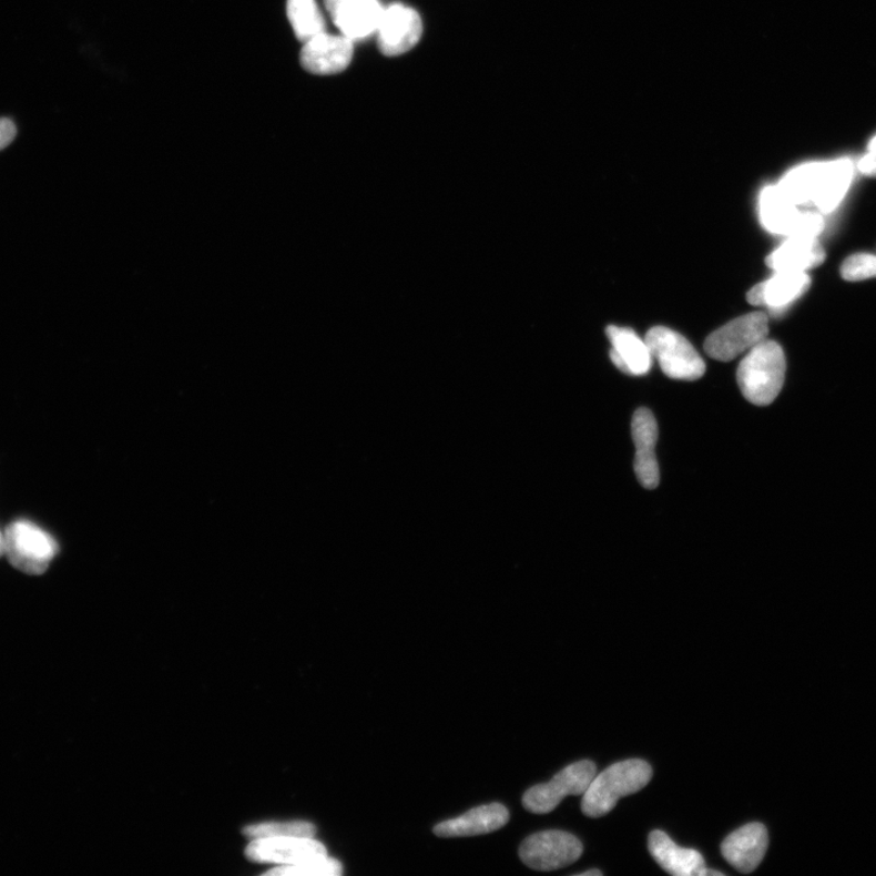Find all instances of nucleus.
<instances>
[{
    "instance_id": "bb28decb",
    "label": "nucleus",
    "mask_w": 876,
    "mask_h": 876,
    "mask_svg": "<svg viewBox=\"0 0 876 876\" xmlns=\"http://www.w3.org/2000/svg\"><path fill=\"white\" fill-rule=\"evenodd\" d=\"M6 554V534L0 532V557Z\"/></svg>"
},
{
    "instance_id": "423d86ee",
    "label": "nucleus",
    "mask_w": 876,
    "mask_h": 876,
    "mask_svg": "<svg viewBox=\"0 0 876 876\" xmlns=\"http://www.w3.org/2000/svg\"><path fill=\"white\" fill-rule=\"evenodd\" d=\"M768 333L770 318L766 313H747L712 333L704 347L709 357L730 361L767 340Z\"/></svg>"
},
{
    "instance_id": "f257e3e1",
    "label": "nucleus",
    "mask_w": 876,
    "mask_h": 876,
    "mask_svg": "<svg viewBox=\"0 0 876 876\" xmlns=\"http://www.w3.org/2000/svg\"><path fill=\"white\" fill-rule=\"evenodd\" d=\"M854 173L848 159L809 162L787 172L778 185L798 207L815 206L821 214H831L842 204Z\"/></svg>"
},
{
    "instance_id": "6ab92c4d",
    "label": "nucleus",
    "mask_w": 876,
    "mask_h": 876,
    "mask_svg": "<svg viewBox=\"0 0 876 876\" xmlns=\"http://www.w3.org/2000/svg\"><path fill=\"white\" fill-rule=\"evenodd\" d=\"M825 256L818 237H787L766 262L774 272H807L821 266Z\"/></svg>"
},
{
    "instance_id": "c756f323",
    "label": "nucleus",
    "mask_w": 876,
    "mask_h": 876,
    "mask_svg": "<svg viewBox=\"0 0 876 876\" xmlns=\"http://www.w3.org/2000/svg\"><path fill=\"white\" fill-rule=\"evenodd\" d=\"M872 149H876V135L873 137V140L868 144V150H872Z\"/></svg>"
},
{
    "instance_id": "4be33fe9",
    "label": "nucleus",
    "mask_w": 876,
    "mask_h": 876,
    "mask_svg": "<svg viewBox=\"0 0 876 876\" xmlns=\"http://www.w3.org/2000/svg\"><path fill=\"white\" fill-rule=\"evenodd\" d=\"M244 835L249 838H266V837H315L317 829L315 824L304 821L286 822V823H261L248 825L243 831Z\"/></svg>"
},
{
    "instance_id": "412c9836",
    "label": "nucleus",
    "mask_w": 876,
    "mask_h": 876,
    "mask_svg": "<svg viewBox=\"0 0 876 876\" xmlns=\"http://www.w3.org/2000/svg\"><path fill=\"white\" fill-rule=\"evenodd\" d=\"M286 16L299 42L306 43L325 32V21L316 0H287Z\"/></svg>"
},
{
    "instance_id": "1a4fd4ad",
    "label": "nucleus",
    "mask_w": 876,
    "mask_h": 876,
    "mask_svg": "<svg viewBox=\"0 0 876 876\" xmlns=\"http://www.w3.org/2000/svg\"><path fill=\"white\" fill-rule=\"evenodd\" d=\"M245 854L249 860L282 866L302 865L328 857L327 848L313 837L254 838Z\"/></svg>"
},
{
    "instance_id": "9d476101",
    "label": "nucleus",
    "mask_w": 876,
    "mask_h": 876,
    "mask_svg": "<svg viewBox=\"0 0 876 876\" xmlns=\"http://www.w3.org/2000/svg\"><path fill=\"white\" fill-rule=\"evenodd\" d=\"M377 33L380 52L398 57L419 43L422 22L415 9L395 3L384 9Z\"/></svg>"
},
{
    "instance_id": "9b49d317",
    "label": "nucleus",
    "mask_w": 876,
    "mask_h": 876,
    "mask_svg": "<svg viewBox=\"0 0 876 876\" xmlns=\"http://www.w3.org/2000/svg\"><path fill=\"white\" fill-rule=\"evenodd\" d=\"M335 27L355 42L377 33L384 9L379 0H324Z\"/></svg>"
},
{
    "instance_id": "dca6fc26",
    "label": "nucleus",
    "mask_w": 876,
    "mask_h": 876,
    "mask_svg": "<svg viewBox=\"0 0 876 876\" xmlns=\"http://www.w3.org/2000/svg\"><path fill=\"white\" fill-rule=\"evenodd\" d=\"M510 819L502 804L493 803L475 807L465 815L437 824L434 834L438 837H465L490 834L502 829Z\"/></svg>"
},
{
    "instance_id": "393cba45",
    "label": "nucleus",
    "mask_w": 876,
    "mask_h": 876,
    "mask_svg": "<svg viewBox=\"0 0 876 876\" xmlns=\"http://www.w3.org/2000/svg\"><path fill=\"white\" fill-rule=\"evenodd\" d=\"M17 133L14 122L9 119H0V150L10 145L16 140Z\"/></svg>"
},
{
    "instance_id": "b1692460",
    "label": "nucleus",
    "mask_w": 876,
    "mask_h": 876,
    "mask_svg": "<svg viewBox=\"0 0 876 876\" xmlns=\"http://www.w3.org/2000/svg\"><path fill=\"white\" fill-rule=\"evenodd\" d=\"M842 277L847 282L876 278V256L870 254L849 256L843 263Z\"/></svg>"
},
{
    "instance_id": "20e7f679",
    "label": "nucleus",
    "mask_w": 876,
    "mask_h": 876,
    "mask_svg": "<svg viewBox=\"0 0 876 876\" xmlns=\"http://www.w3.org/2000/svg\"><path fill=\"white\" fill-rule=\"evenodd\" d=\"M645 342L660 368L674 380L694 381L703 377L706 365L694 346L679 333L665 327L650 329Z\"/></svg>"
},
{
    "instance_id": "39448f33",
    "label": "nucleus",
    "mask_w": 876,
    "mask_h": 876,
    "mask_svg": "<svg viewBox=\"0 0 876 876\" xmlns=\"http://www.w3.org/2000/svg\"><path fill=\"white\" fill-rule=\"evenodd\" d=\"M57 553L54 538L30 521L11 523L6 532V554L22 572H45Z\"/></svg>"
},
{
    "instance_id": "a211bd4d",
    "label": "nucleus",
    "mask_w": 876,
    "mask_h": 876,
    "mask_svg": "<svg viewBox=\"0 0 876 876\" xmlns=\"http://www.w3.org/2000/svg\"><path fill=\"white\" fill-rule=\"evenodd\" d=\"M649 850L663 870L675 876H703L706 869L705 859L696 849L675 845L661 831L650 833Z\"/></svg>"
},
{
    "instance_id": "cd10ccee",
    "label": "nucleus",
    "mask_w": 876,
    "mask_h": 876,
    "mask_svg": "<svg viewBox=\"0 0 876 876\" xmlns=\"http://www.w3.org/2000/svg\"><path fill=\"white\" fill-rule=\"evenodd\" d=\"M588 875L600 876V875H603V873L598 870V869H592V870H588V872H583V873L578 874V876H588Z\"/></svg>"
},
{
    "instance_id": "f3484780",
    "label": "nucleus",
    "mask_w": 876,
    "mask_h": 876,
    "mask_svg": "<svg viewBox=\"0 0 876 876\" xmlns=\"http://www.w3.org/2000/svg\"><path fill=\"white\" fill-rule=\"evenodd\" d=\"M607 335L611 343L610 358L619 370L642 377L652 369L653 356L646 342L632 329L610 325Z\"/></svg>"
},
{
    "instance_id": "aec40b11",
    "label": "nucleus",
    "mask_w": 876,
    "mask_h": 876,
    "mask_svg": "<svg viewBox=\"0 0 876 876\" xmlns=\"http://www.w3.org/2000/svg\"><path fill=\"white\" fill-rule=\"evenodd\" d=\"M799 207L781 190L780 185H768L760 196V220L768 232L786 237L792 236L801 215Z\"/></svg>"
},
{
    "instance_id": "0eeeda50",
    "label": "nucleus",
    "mask_w": 876,
    "mask_h": 876,
    "mask_svg": "<svg viewBox=\"0 0 876 876\" xmlns=\"http://www.w3.org/2000/svg\"><path fill=\"white\" fill-rule=\"evenodd\" d=\"M595 774L597 766L592 761L572 763L549 783L529 788L522 797V805L534 815H546L554 811L567 796L583 795Z\"/></svg>"
},
{
    "instance_id": "a878e982",
    "label": "nucleus",
    "mask_w": 876,
    "mask_h": 876,
    "mask_svg": "<svg viewBox=\"0 0 876 876\" xmlns=\"http://www.w3.org/2000/svg\"><path fill=\"white\" fill-rule=\"evenodd\" d=\"M857 169L867 177H876V149L868 150V153L857 162Z\"/></svg>"
},
{
    "instance_id": "f8f14e48",
    "label": "nucleus",
    "mask_w": 876,
    "mask_h": 876,
    "mask_svg": "<svg viewBox=\"0 0 876 876\" xmlns=\"http://www.w3.org/2000/svg\"><path fill=\"white\" fill-rule=\"evenodd\" d=\"M354 57V42L347 37L323 32L304 43L303 68L313 74H335L345 71Z\"/></svg>"
},
{
    "instance_id": "2eb2a0df",
    "label": "nucleus",
    "mask_w": 876,
    "mask_h": 876,
    "mask_svg": "<svg viewBox=\"0 0 876 876\" xmlns=\"http://www.w3.org/2000/svg\"><path fill=\"white\" fill-rule=\"evenodd\" d=\"M811 285L806 272H775L773 277L760 283L747 294V302L753 306H765L772 310H782L803 296Z\"/></svg>"
},
{
    "instance_id": "4468645a",
    "label": "nucleus",
    "mask_w": 876,
    "mask_h": 876,
    "mask_svg": "<svg viewBox=\"0 0 876 876\" xmlns=\"http://www.w3.org/2000/svg\"><path fill=\"white\" fill-rule=\"evenodd\" d=\"M768 848V832L761 823H750L725 837L722 855L741 873H753L765 857Z\"/></svg>"
},
{
    "instance_id": "5701e85b",
    "label": "nucleus",
    "mask_w": 876,
    "mask_h": 876,
    "mask_svg": "<svg viewBox=\"0 0 876 876\" xmlns=\"http://www.w3.org/2000/svg\"><path fill=\"white\" fill-rule=\"evenodd\" d=\"M344 873L343 865L339 860L334 858H324L302 863V865L283 866L267 872V875L275 876H296V875H328L339 876Z\"/></svg>"
},
{
    "instance_id": "ddd939ff",
    "label": "nucleus",
    "mask_w": 876,
    "mask_h": 876,
    "mask_svg": "<svg viewBox=\"0 0 876 876\" xmlns=\"http://www.w3.org/2000/svg\"><path fill=\"white\" fill-rule=\"evenodd\" d=\"M632 436L635 445L636 478L646 490H655L660 483V469L655 455L659 430L656 419L648 408H640L634 412Z\"/></svg>"
},
{
    "instance_id": "f03ea898",
    "label": "nucleus",
    "mask_w": 876,
    "mask_h": 876,
    "mask_svg": "<svg viewBox=\"0 0 876 876\" xmlns=\"http://www.w3.org/2000/svg\"><path fill=\"white\" fill-rule=\"evenodd\" d=\"M652 778L653 768L643 760L618 762L595 775L583 794L582 812L590 818L607 816L621 797L641 792Z\"/></svg>"
},
{
    "instance_id": "c85d7f7f",
    "label": "nucleus",
    "mask_w": 876,
    "mask_h": 876,
    "mask_svg": "<svg viewBox=\"0 0 876 876\" xmlns=\"http://www.w3.org/2000/svg\"><path fill=\"white\" fill-rule=\"evenodd\" d=\"M711 875L723 876L724 874L721 873V872H717V870H710V869L706 868L704 870V875L703 876H711Z\"/></svg>"
},
{
    "instance_id": "7ed1b4c3",
    "label": "nucleus",
    "mask_w": 876,
    "mask_h": 876,
    "mask_svg": "<svg viewBox=\"0 0 876 876\" xmlns=\"http://www.w3.org/2000/svg\"><path fill=\"white\" fill-rule=\"evenodd\" d=\"M786 359L780 344L762 342L751 348L737 368L736 379L750 404L766 407L774 403L785 381Z\"/></svg>"
},
{
    "instance_id": "6e6552de",
    "label": "nucleus",
    "mask_w": 876,
    "mask_h": 876,
    "mask_svg": "<svg viewBox=\"0 0 876 876\" xmlns=\"http://www.w3.org/2000/svg\"><path fill=\"white\" fill-rule=\"evenodd\" d=\"M583 854V845L574 835L546 831L524 838L519 856L533 870L552 872L569 867Z\"/></svg>"
}]
</instances>
